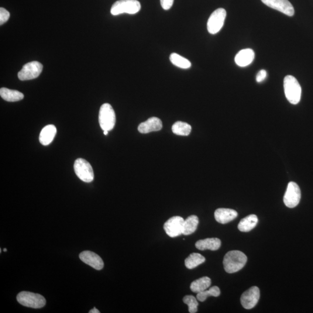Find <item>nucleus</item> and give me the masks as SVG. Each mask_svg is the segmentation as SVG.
<instances>
[{"mask_svg": "<svg viewBox=\"0 0 313 313\" xmlns=\"http://www.w3.org/2000/svg\"><path fill=\"white\" fill-rule=\"evenodd\" d=\"M80 259L88 265L97 270H101L104 267V263L98 254L91 251L85 250L80 254Z\"/></svg>", "mask_w": 313, "mask_h": 313, "instance_id": "13", "label": "nucleus"}, {"mask_svg": "<svg viewBox=\"0 0 313 313\" xmlns=\"http://www.w3.org/2000/svg\"><path fill=\"white\" fill-rule=\"evenodd\" d=\"M260 299V290L257 287H250L244 292L240 301L244 308L251 309L255 306Z\"/></svg>", "mask_w": 313, "mask_h": 313, "instance_id": "11", "label": "nucleus"}, {"mask_svg": "<svg viewBox=\"0 0 313 313\" xmlns=\"http://www.w3.org/2000/svg\"><path fill=\"white\" fill-rule=\"evenodd\" d=\"M198 223L199 220L197 216H188L187 219L185 220L182 234L186 236L191 235L197 230Z\"/></svg>", "mask_w": 313, "mask_h": 313, "instance_id": "21", "label": "nucleus"}, {"mask_svg": "<svg viewBox=\"0 0 313 313\" xmlns=\"http://www.w3.org/2000/svg\"><path fill=\"white\" fill-rule=\"evenodd\" d=\"M17 301L26 307L33 309L42 308L46 304V299L42 295L26 291L20 292L17 296Z\"/></svg>", "mask_w": 313, "mask_h": 313, "instance_id": "5", "label": "nucleus"}, {"mask_svg": "<svg viewBox=\"0 0 313 313\" xmlns=\"http://www.w3.org/2000/svg\"><path fill=\"white\" fill-rule=\"evenodd\" d=\"M221 246V241L218 238H209L198 240L195 243V247L199 250H216Z\"/></svg>", "mask_w": 313, "mask_h": 313, "instance_id": "18", "label": "nucleus"}, {"mask_svg": "<svg viewBox=\"0 0 313 313\" xmlns=\"http://www.w3.org/2000/svg\"><path fill=\"white\" fill-rule=\"evenodd\" d=\"M301 198V191L299 186L295 182H290L284 196L285 205L288 208H294L299 204Z\"/></svg>", "mask_w": 313, "mask_h": 313, "instance_id": "9", "label": "nucleus"}, {"mask_svg": "<svg viewBox=\"0 0 313 313\" xmlns=\"http://www.w3.org/2000/svg\"><path fill=\"white\" fill-rule=\"evenodd\" d=\"M99 123L103 130H112L116 125V114L114 109L109 103L102 105L99 110Z\"/></svg>", "mask_w": 313, "mask_h": 313, "instance_id": "3", "label": "nucleus"}, {"mask_svg": "<svg viewBox=\"0 0 313 313\" xmlns=\"http://www.w3.org/2000/svg\"><path fill=\"white\" fill-rule=\"evenodd\" d=\"M43 68V64L39 62H31L24 65L18 74V78L21 81L33 80L39 76Z\"/></svg>", "mask_w": 313, "mask_h": 313, "instance_id": "8", "label": "nucleus"}, {"mask_svg": "<svg viewBox=\"0 0 313 313\" xmlns=\"http://www.w3.org/2000/svg\"><path fill=\"white\" fill-rule=\"evenodd\" d=\"M258 218L255 215H250L243 218L238 225V229L242 232H249L255 228Z\"/></svg>", "mask_w": 313, "mask_h": 313, "instance_id": "20", "label": "nucleus"}, {"mask_svg": "<svg viewBox=\"0 0 313 313\" xmlns=\"http://www.w3.org/2000/svg\"><path fill=\"white\" fill-rule=\"evenodd\" d=\"M254 59V53L252 49H244L236 55L235 63L240 67H246L252 63Z\"/></svg>", "mask_w": 313, "mask_h": 313, "instance_id": "16", "label": "nucleus"}, {"mask_svg": "<svg viewBox=\"0 0 313 313\" xmlns=\"http://www.w3.org/2000/svg\"><path fill=\"white\" fill-rule=\"evenodd\" d=\"M75 174L80 180L90 183L94 179V173L91 164L83 159H78L74 164Z\"/></svg>", "mask_w": 313, "mask_h": 313, "instance_id": "6", "label": "nucleus"}, {"mask_svg": "<svg viewBox=\"0 0 313 313\" xmlns=\"http://www.w3.org/2000/svg\"><path fill=\"white\" fill-rule=\"evenodd\" d=\"M267 77V72L265 70H261L256 75V80L257 82H262Z\"/></svg>", "mask_w": 313, "mask_h": 313, "instance_id": "30", "label": "nucleus"}, {"mask_svg": "<svg viewBox=\"0 0 313 313\" xmlns=\"http://www.w3.org/2000/svg\"><path fill=\"white\" fill-rule=\"evenodd\" d=\"M89 313H99L100 312L98 311L97 309L94 308V309L91 310L89 312Z\"/></svg>", "mask_w": 313, "mask_h": 313, "instance_id": "31", "label": "nucleus"}, {"mask_svg": "<svg viewBox=\"0 0 313 313\" xmlns=\"http://www.w3.org/2000/svg\"><path fill=\"white\" fill-rule=\"evenodd\" d=\"M221 295V291L219 287L216 286L212 287L209 289L197 293V299L200 302H204L209 297H218Z\"/></svg>", "mask_w": 313, "mask_h": 313, "instance_id": "26", "label": "nucleus"}, {"mask_svg": "<svg viewBox=\"0 0 313 313\" xmlns=\"http://www.w3.org/2000/svg\"><path fill=\"white\" fill-rule=\"evenodd\" d=\"M285 96L291 104L297 105L300 102L302 88L299 82L292 75H287L284 80Z\"/></svg>", "mask_w": 313, "mask_h": 313, "instance_id": "2", "label": "nucleus"}, {"mask_svg": "<svg viewBox=\"0 0 313 313\" xmlns=\"http://www.w3.org/2000/svg\"><path fill=\"white\" fill-rule=\"evenodd\" d=\"M211 280L208 277H203L196 280L190 285L191 290L194 293H199V292L204 291L211 286Z\"/></svg>", "mask_w": 313, "mask_h": 313, "instance_id": "22", "label": "nucleus"}, {"mask_svg": "<svg viewBox=\"0 0 313 313\" xmlns=\"http://www.w3.org/2000/svg\"><path fill=\"white\" fill-rule=\"evenodd\" d=\"M162 128L163 124L161 120L156 117H153L148 119L147 121L141 123L138 126V130L141 133H148L159 131Z\"/></svg>", "mask_w": 313, "mask_h": 313, "instance_id": "14", "label": "nucleus"}, {"mask_svg": "<svg viewBox=\"0 0 313 313\" xmlns=\"http://www.w3.org/2000/svg\"><path fill=\"white\" fill-rule=\"evenodd\" d=\"M57 130L56 126L48 125L41 130L39 136L40 142L44 146H47L53 142L56 135Z\"/></svg>", "mask_w": 313, "mask_h": 313, "instance_id": "17", "label": "nucleus"}, {"mask_svg": "<svg viewBox=\"0 0 313 313\" xmlns=\"http://www.w3.org/2000/svg\"><path fill=\"white\" fill-rule=\"evenodd\" d=\"M140 9V3L137 0H119L113 4L111 12L114 16L125 13L135 14Z\"/></svg>", "mask_w": 313, "mask_h": 313, "instance_id": "4", "label": "nucleus"}, {"mask_svg": "<svg viewBox=\"0 0 313 313\" xmlns=\"http://www.w3.org/2000/svg\"><path fill=\"white\" fill-rule=\"evenodd\" d=\"M170 60L171 63L175 66L178 67L184 68V69H188L191 66L190 61L183 57L180 56L177 53H173L171 54Z\"/></svg>", "mask_w": 313, "mask_h": 313, "instance_id": "24", "label": "nucleus"}, {"mask_svg": "<svg viewBox=\"0 0 313 313\" xmlns=\"http://www.w3.org/2000/svg\"><path fill=\"white\" fill-rule=\"evenodd\" d=\"M10 17V13L4 8H0V25H2L7 22Z\"/></svg>", "mask_w": 313, "mask_h": 313, "instance_id": "28", "label": "nucleus"}, {"mask_svg": "<svg viewBox=\"0 0 313 313\" xmlns=\"http://www.w3.org/2000/svg\"><path fill=\"white\" fill-rule=\"evenodd\" d=\"M205 261V258L198 253H192L185 259V266L188 269H192L200 265Z\"/></svg>", "mask_w": 313, "mask_h": 313, "instance_id": "23", "label": "nucleus"}, {"mask_svg": "<svg viewBox=\"0 0 313 313\" xmlns=\"http://www.w3.org/2000/svg\"><path fill=\"white\" fill-rule=\"evenodd\" d=\"M263 4L289 16L294 15L293 5L288 0H261Z\"/></svg>", "mask_w": 313, "mask_h": 313, "instance_id": "12", "label": "nucleus"}, {"mask_svg": "<svg viewBox=\"0 0 313 313\" xmlns=\"http://www.w3.org/2000/svg\"><path fill=\"white\" fill-rule=\"evenodd\" d=\"M174 0H160L161 6L164 10H169L173 6Z\"/></svg>", "mask_w": 313, "mask_h": 313, "instance_id": "29", "label": "nucleus"}, {"mask_svg": "<svg viewBox=\"0 0 313 313\" xmlns=\"http://www.w3.org/2000/svg\"><path fill=\"white\" fill-rule=\"evenodd\" d=\"M247 262V257L240 250L229 251L223 259V266L227 273H234L242 270Z\"/></svg>", "mask_w": 313, "mask_h": 313, "instance_id": "1", "label": "nucleus"}, {"mask_svg": "<svg viewBox=\"0 0 313 313\" xmlns=\"http://www.w3.org/2000/svg\"><path fill=\"white\" fill-rule=\"evenodd\" d=\"M185 220L181 216H174L164 223V229L167 235L171 237L180 236L183 232Z\"/></svg>", "mask_w": 313, "mask_h": 313, "instance_id": "10", "label": "nucleus"}, {"mask_svg": "<svg viewBox=\"0 0 313 313\" xmlns=\"http://www.w3.org/2000/svg\"><path fill=\"white\" fill-rule=\"evenodd\" d=\"M183 301L185 304H187L188 306L189 313H197L198 303L197 299H196L193 296H185L183 299Z\"/></svg>", "mask_w": 313, "mask_h": 313, "instance_id": "27", "label": "nucleus"}, {"mask_svg": "<svg viewBox=\"0 0 313 313\" xmlns=\"http://www.w3.org/2000/svg\"><path fill=\"white\" fill-rule=\"evenodd\" d=\"M4 252H6V249H5L4 250Z\"/></svg>", "mask_w": 313, "mask_h": 313, "instance_id": "33", "label": "nucleus"}, {"mask_svg": "<svg viewBox=\"0 0 313 313\" xmlns=\"http://www.w3.org/2000/svg\"><path fill=\"white\" fill-rule=\"evenodd\" d=\"M214 216L218 223L226 224L235 219L238 216V213L232 209L219 208L215 211Z\"/></svg>", "mask_w": 313, "mask_h": 313, "instance_id": "15", "label": "nucleus"}, {"mask_svg": "<svg viewBox=\"0 0 313 313\" xmlns=\"http://www.w3.org/2000/svg\"><path fill=\"white\" fill-rule=\"evenodd\" d=\"M226 14V10L223 8H218L212 13L207 22V29L209 33L215 34L222 29Z\"/></svg>", "mask_w": 313, "mask_h": 313, "instance_id": "7", "label": "nucleus"}, {"mask_svg": "<svg viewBox=\"0 0 313 313\" xmlns=\"http://www.w3.org/2000/svg\"><path fill=\"white\" fill-rule=\"evenodd\" d=\"M172 130L177 135L188 136L191 132V126L187 123L177 122L172 126Z\"/></svg>", "mask_w": 313, "mask_h": 313, "instance_id": "25", "label": "nucleus"}, {"mask_svg": "<svg viewBox=\"0 0 313 313\" xmlns=\"http://www.w3.org/2000/svg\"><path fill=\"white\" fill-rule=\"evenodd\" d=\"M0 95L5 101L11 102L21 101L24 98V95L22 92L6 88L0 89Z\"/></svg>", "mask_w": 313, "mask_h": 313, "instance_id": "19", "label": "nucleus"}, {"mask_svg": "<svg viewBox=\"0 0 313 313\" xmlns=\"http://www.w3.org/2000/svg\"><path fill=\"white\" fill-rule=\"evenodd\" d=\"M108 130H104V132H103V133H104L105 135H108Z\"/></svg>", "mask_w": 313, "mask_h": 313, "instance_id": "32", "label": "nucleus"}]
</instances>
